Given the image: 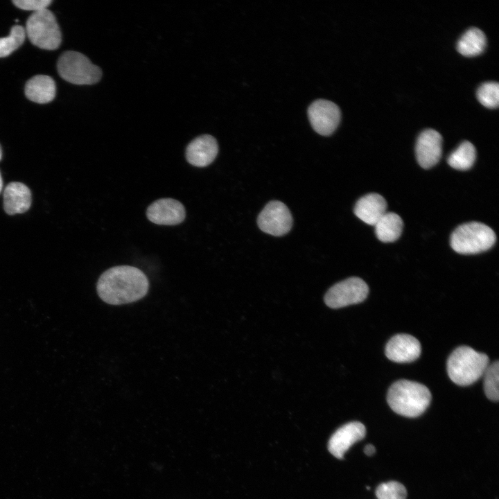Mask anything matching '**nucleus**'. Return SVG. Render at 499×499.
I'll return each mask as SVG.
<instances>
[{
  "label": "nucleus",
  "mask_w": 499,
  "mask_h": 499,
  "mask_svg": "<svg viewBox=\"0 0 499 499\" xmlns=\"http://www.w3.org/2000/svg\"><path fill=\"white\" fill-rule=\"evenodd\" d=\"M149 281L139 268L130 265L114 266L99 277L96 289L105 303L121 305L143 298L148 292Z\"/></svg>",
  "instance_id": "f257e3e1"
},
{
  "label": "nucleus",
  "mask_w": 499,
  "mask_h": 499,
  "mask_svg": "<svg viewBox=\"0 0 499 499\" xmlns=\"http://www.w3.org/2000/svg\"><path fill=\"white\" fill-rule=\"evenodd\" d=\"M387 401L396 413L414 418L422 414L430 405L431 393L425 385L408 380H400L389 388Z\"/></svg>",
  "instance_id": "f03ea898"
},
{
  "label": "nucleus",
  "mask_w": 499,
  "mask_h": 499,
  "mask_svg": "<svg viewBox=\"0 0 499 499\" xmlns=\"http://www.w3.org/2000/svg\"><path fill=\"white\" fill-rule=\"evenodd\" d=\"M489 358L471 347L461 346L448 357L447 372L450 380L460 386L473 384L482 377L489 366Z\"/></svg>",
  "instance_id": "7ed1b4c3"
},
{
  "label": "nucleus",
  "mask_w": 499,
  "mask_h": 499,
  "mask_svg": "<svg viewBox=\"0 0 499 499\" xmlns=\"http://www.w3.org/2000/svg\"><path fill=\"white\" fill-rule=\"evenodd\" d=\"M496 240V234L489 227L471 222L455 229L450 236V246L459 254H473L490 249Z\"/></svg>",
  "instance_id": "20e7f679"
},
{
  "label": "nucleus",
  "mask_w": 499,
  "mask_h": 499,
  "mask_svg": "<svg viewBox=\"0 0 499 499\" xmlns=\"http://www.w3.org/2000/svg\"><path fill=\"white\" fill-rule=\"evenodd\" d=\"M59 75L75 85H93L102 77L101 69L85 55L73 51L63 53L57 63Z\"/></svg>",
  "instance_id": "39448f33"
},
{
  "label": "nucleus",
  "mask_w": 499,
  "mask_h": 499,
  "mask_svg": "<svg viewBox=\"0 0 499 499\" xmlns=\"http://www.w3.org/2000/svg\"><path fill=\"white\" fill-rule=\"evenodd\" d=\"M26 35L42 49L54 50L61 43V32L53 13L46 9L33 12L26 21Z\"/></svg>",
  "instance_id": "423d86ee"
},
{
  "label": "nucleus",
  "mask_w": 499,
  "mask_h": 499,
  "mask_svg": "<svg viewBox=\"0 0 499 499\" xmlns=\"http://www.w3.org/2000/svg\"><path fill=\"white\" fill-rule=\"evenodd\" d=\"M369 293L367 284L358 277H350L340 281L326 292V304L332 308H340L363 301Z\"/></svg>",
  "instance_id": "0eeeda50"
},
{
  "label": "nucleus",
  "mask_w": 499,
  "mask_h": 499,
  "mask_svg": "<svg viewBox=\"0 0 499 499\" xmlns=\"http://www.w3.org/2000/svg\"><path fill=\"white\" fill-rule=\"evenodd\" d=\"M257 223L264 232L280 236L287 234L292 225V218L288 208L281 202L271 201L259 213Z\"/></svg>",
  "instance_id": "6e6552de"
},
{
  "label": "nucleus",
  "mask_w": 499,
  "mask_h": 499,
  "mask_svg": "<svg viewBox=\"0 0 499 499\" xmlns=\"http://www.w3.org/2000/svg\"><path fill=\"white\" fill-rule=\"evenodd\" d=\"M310 123L318 134H331L339 125L341 113L334 103L323 99L314 101L308 109Z\"/></svg>",
  "instance_id": "1a4fd4ad"
},
{
  "label": "nucleus",
  "mask_w": 499,
  "mask_h": 499,
  "mask_svg": "<svg viewBox=\"0 0 499 499\" xmlns=\"http://www.w3.org/2000/svg\"><path fill=\"white\" fill-rule=\"evenodd\" d=\"M148 219L157 225H176L186 216L184 205L173 198L159 199L150 204L146 210Z\"/></svg>",
  "instance_id": "9d476101"
},
{
  "label": "nucleus",
  "mask_w": 499,
  "mask_h": 499,
  "mask_svg": "<svg viewBox=\"0 0 499 499\" xmlns=\"http://www.w3.org/2000/svg\"><path fill=\"white\" fill-rule=\"evenodd\" d=\"M366 435L365 426L360 422L347 423L338 430L330 437L328 450L338 459H343L345 453L356 442L362 440Z\"/></svg>",
  "instance_id": "9b49d317"
},
{
  "label": "nucleus",
  "mask_w": 499,
  "mask_h": 499,
  "mask_svg": "<svg viewBox=\"0 0 499 499\" xmlns=\"http://www.w3.org/2000/svg\"><path fill=\"white\" fill-rule=\"evenodd\" d=\"M416 157L419 164L428 169L439 161L442 152V137L435 130L428 129L419 136L416 143Z\"/></svg>",
  "instance_id": "f8f14e48"
},
{
  "label": "nucleus",
  "mask_w": 499,
  "mask_h": 499,
  "mask_svg": "<svg viewBox=\"0 0 499 499\" xmlns=\"http://www.w3.org/2000/svg\"><path fill=\"white\" fill-rule=\"evenodd\" d=\"M419 341L408 334H397L393 336L385 347V355L392 361L400 363L416 360L421 354Z\"/></svg>",
  "instance_id": "ddd939ff"
},
{
  "label": "nucleus",
  "mask_w": 499,
  "mask_h": 499,
  "mask_svg": "<svg viewBox=\"0 0 499 499\" xmlns=\"http://www.w3.org/2000/svg\"><path fill=\"white\" fill-rule=\"evenodd\" d=\"M218 152L216 139L209 134L199 136L192 140L186 148V159L192 166L204 167L211 164Z\"/></svg>",
  "instance_id": "4468645a"
},
{
  "label": "nucleus",
  "mask_w": 499,
  "mask_h": 499,
  "mask_svg": "<svg viewBox=\"0 0 499 499\" xmlns=\"http://www.w3.org/2000/svg\"><path fill=\"white\" fill-rule=\"evenodd\" d=\"M31 193L23 183H9L3 193V207L9 215L21 213L26 211L31 204Z\"/></svg>",
  "instance_id": "2eb2a0df"
},
{
  "label": "nucleus",
  "mask_w": 499,
  "mask_h": 499,
  "mask_svg": "<svg viewBox=\"0 0 499 499\" xmlns=\"http://www.w3.org/2000/svg\"><path fill=\"white\" fill-rule=\"evenodd\" d=\"M387 202L378 193H369L360 198L354 207V213L364 222L375 225L387 212Z\"/></svg>",
  "instance_id": "dca6fc26"
},
{
  "label": "nucleus",
  "mask_w": 499,
  "mask_h": 499,
  "mask_svg": "<svg viewBox=\"0 0 499 499\" xmlns=\"http://www.w3.org/2000/svg\"><path fill=\"white\" fill-rule=\"evenodd\" d=\"M56 86L53 79L46 75H37L27 81L25 94L31 101L37 103L51 102L55 96Z\"/></svg>",
  "instance_id": "f3484780"
},
{
  "label": "nucleus",
  "mask_w": 499,
  "mask_h": 499,
  "mask_svg": "<svg viewBox=\"0 0 499 499\" xmlns=\"http://www.w3.org/2000/svg\"><path fill=\"white\" fill-rule=\"evenodd\" d=\"M377 238L382 242L390 243L397 240L403 230V220L395 213L386 212L375 224Z\"/></svg>",
  "instance_id": "a211bd4d"
},
{
  "label": "nucleus",
  "mask_w": 499,
  "mask_h": 499,
  "mask_svg": "<svg viewBox=\"0 0 499 499\" xmlns=\"http://www.w3.org/2000/svg\"><path fill=\"white\" fill-rule=\"evenodd\" d=\"M486 44L484 33L480 29L473 27L467 30L458 40L457 49L462 55L473 57L482 53Z\"/></svg>",
  "instance_id": "6ab92c4d"
},
{
  "label": "nucleus",
  "mask_w": 499,
  "mask_h": 499,
  "mask_svg": "<svg viewBox=\"0 0 499 499\" xmlns=\"http://www.w3.org/2000/svg\"><path fill=\"white\" fill-rule=\"evenodd\" d=\"M476 151L469 141L462 142L448 157V164L453 168L460 170L469 169L475 162Z\"/></svg>",
  "instance_id": "aec40b11"
},
{
  "label": "nucleus",
  "mask_w": 499,
  "mask_h": 499,
  "mask_svg": "<svg viewBox=\"0 0 499 499\" xmlns=\"http://www.w3.org/2000/svg\"><path fill=\"white\" fill-rule=\"evenodd\" d=\"M25 28L19 25L11 28L8 36L0 38V58H4L17 49L24 42Z\"/></svg>",
  "instance_id": "412c9836"
},
{
  "label": "nucleus",
  "mask_w": 499,
  "mask_h": 499,
  "mask_svg": "<svg viewBox=\"0 0 499 499\" xmlns=\"http://www.w3.org/2000/svg\"><path fill=\"white\" fill-rule=\"evenodd\" d=\"M484 389L487 397L493 401L499 399V362L489 365L484 374Z\"/></svg>",
  "instance_id": "4be33fe9"
},
{
  "label": "nucleus",
  "mask_w": 499,
  "mask_h": 499,
  "mask_svg": "<svg viewBox=\"0 0 499 499\" xmlns=\"http://www.w3.org/2000/svg\"><path fill=\"white\" fill-rule=\"evenodd\" d=\"M479 102L489 109L498 107L499 103V85L496 82H487L480 85L477 91Z\"/></svg>",
  "instance_id": "5701e85b"
},
{
  "label": "nucleus",
  "mask_w": 499,
  "mask_h": 499,
  "mask_svg": "<svg viewBox=\"0 0 499 499\" xmlns=\"http://www.w3.org/2000/svg\"><path fill=\"white\" fill-rule=\"evenodd\" d=\"M376 496L378 499H406L407 490L401 483L389 481L378 486Z\"/></svg>",
  "instance_id": "b1692460"
},
{
  "label": "nucleus",
  "mask_w": 499,
  "mask_h": 499,
  "mask_svg": "<svg viewBox=\"0 0 499 499\" xmlns=\"http://www.w3.org/2000/svg\"><path fill=\"white\" fill-rule=\"evenodd\" d=\"M52 2L51 0H14L12 3L17 8L26 10H33L34 12L40 11L46 8Z\"/></svg>",
  "instance_id": "393cba45"
},
{
  "label": "nucleus",
  "mask_w": 499,
  "mask_h": 499,
  "mask_svg": "<svg viewBox=\"0 0 499 499\" xmlns=\"http://www.w3.org/2000/svg\"><path fill=\"white\" fill-rule=\"evenodd\" d=\"M375 452L376 448L372 444H367L364 448V453L368 456L374 455Z\"/></svg>",
  "instance_id": "a878e982"
},
{
  "label": "nucleus",
  "mask_w": 499,
  "mask_h": 499,
  "mask_svg": "<svg viewBox=\"0 0 499 499\" xmlns=\"http://www.w3.org/2000/svg\"><path fill=\"white\" fill-rule=\"evenodd\" d=\"M2 187H3V181H2V177H1V173H0V192H1V189H2Z\"/></svg>",
  "instance_id": "bb28decb"
},
{
  "label": "nucleus",
  "mask_w": 499,
  "mask_h": 499,
  "mask_svg": "<svg viewBox=\"0 0 499 499\" xmlns=\"http://www.w3.org/2000/svg\"><path fill=\"white\" fill-rule=\"evenodd\" d=\"M1 156H2V151H1V148L0 146V160L1 159Z\"/></svg>",
  "instance_id": "cd10ccee"
}]
</instances>
